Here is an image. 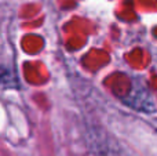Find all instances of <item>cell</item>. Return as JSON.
Listing matches in <instances>:
<instances>
[{
	"label": "cell",
	"mask_w": 157,
	"mask_h": 156,
	"mask_svg": "<svg viewBox=\"0 0 157 156\" xmlns=\"http://www.w3.org/2000/svg\"><path fill=\"white\" fill-rule=\"evenodd\" d=\"M18 88L17 77L13 75V72L8 68L0 66V90L2 88Z\"/></svg>",
	"instance_id": "1"
}]
</instances>
